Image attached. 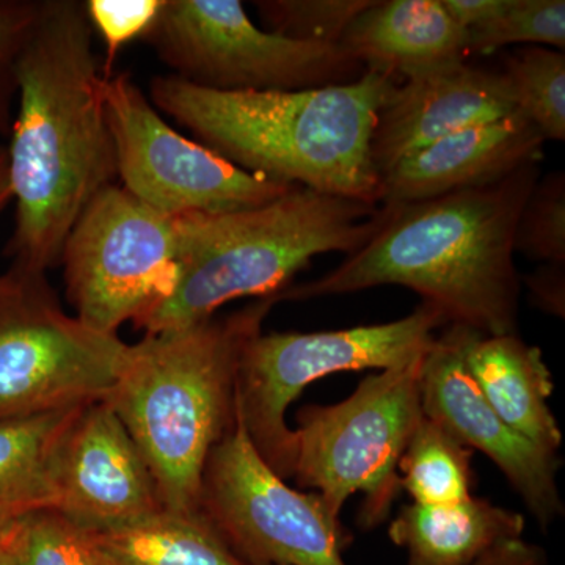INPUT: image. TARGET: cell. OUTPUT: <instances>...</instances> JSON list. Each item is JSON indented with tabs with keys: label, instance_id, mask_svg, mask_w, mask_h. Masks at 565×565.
I'll return each mask as SVG.
<instances>
[{
	"label": "cell",
	"instance_id": "1",
	"mask_svg": "<svg viewBox=\"0 0 565 565\" xmlns=\"http://www.w3.org/2000/svg\"><path fill=\"white\" fill-rule=\"evenodd\" d=\"M9 173L11 270L46 275L88 203L118 178L85 2L41 0L17 65Z\"/></svg>",
	"mask_w": 565,
	"mask_h": 565
},
{
	"label": "cell",
	"instance_id": "2",
	"mask_svg": "<svg viewBox=\"0 0 565 565\" xmlns=\"http://www.w3.org/2000/svg\"><path fill=\"white\" fill-rule=\"evenodd\" d=\"M539 174V163H531L487 188L384 204V225L370 243L318 280L282 289L281 300L404 286L440 308L449 323L515 334V230Z\"/></svg>",
	"mask_w": 565,
	"mask_h": 565
},
{
	"label": "cell",
	"instance_id": "3",
	"mask_svg": "<svg viewBox=\"0 0 565 565\" xmlns=\"http://www.w3.org/2000/svg\"><path fill=\"white\" fill-rule=\"evenodd\" d=\"M394 81L366 71L351 84L299 92H215L156 76L150 102L245 172L379 203L375 120Z\"/></svg>",
	"mask_w": 565,
	"mask_h": 565
},
{
	"label": "cell",
	"instance_id": "4",
	"mask_svg": "<svg viewBox=\"0 0 565 565\" xmlns=\"http://www.w3.org/2000/svg\"><path fill=\"white\" fill-rule=\"evenodd\" d=\"M278 302L280 292L185 329L145 334L129 345L103 401L136 441L167 511H202L207 457L236 418L244 349Z\"/></svg>",
	"mask_w": 565,
	"mask_h": 565
},
{
	"label": "cell",
	"instance_id": "5",
	"mask_svg": "<svg viewBox=\"0 0 565 565\" xmlns=\"http://www.w3.org/2000/svg\"><path fill=\"white\" fill-rule=\"evenodd\" d=\"M386 212L384 204L294 185L252 210L174 217L172 291L134 326L145 334L185 329L232 300L280 292L315 256L360 250Z\"/></svg>",
	"mask_w": 565,
	"mask_h": 565
},
{
	"label": "cell",
	"instance_id": "6",
	"mask_svg": "<svg viewBox=\"0 0 565 565\" xmlns=\"http://www.w3.org/2000/svg\"><path fill=\"white\" fill-rule=\"evenodd\" d=\"M423 359L367 375L348 399L297 415L292 476L334 519L356 492L364 494L360 526L373 530L388 519L401 493V457L424 416Z\"/></svg>",
	"mask_w": 565,
	"mask_h": 565
},
{
	"label": "cell",
	"instance_id": "7",
	"mask_svg": "<svg viewBox=\"0 0 565 565\" xmlns=\"http://www.w3.org/2000/svg\"><path fill=\"white\" fill-rule=\"evenodd\" d=\"M446 323L440 308L423 302L405 318L377 326L253 338L237 371L236 407L264 462L282 479L292 478L296 434L286 412L308 385L330 374L403 366L426 355Z\"/></svg>",
	"mask_w": 565,
	"mask_h": 565
},
{
	"label": "cell",
	"instance_id": "8",
	"mask_svg": "<svg viewBox=\"0 0 565 565\" xmlns=\"http://www.w3.org/2000/svg\"><path fill=\"white\" fill-rule=\"evenodd\" d=\"M143 40L172 76L206 90H313L366 73L340 44L256 28L239 0H166Z\"/></svg>",
	"mask_w": 565,
	"mask_h": 565
},
{
	"label": "cell",
	"instance_id": "9",
	"mask_svg": "<svg viewBox=\"0 0 565 565\" xmlns=\"http://www.w3.org/2000/svg\"><path fill=\"white\" fill-rule=\"evenodd\" d=\"M0 291V422L103 401L129 344L63 311L46 275L9 270Z\"/></svg>",
	"mask_w": 565,
	"mask_h": 565
},
{
	"label": "cell",
	"instance_id": "10",
	"mask_svg": "<svg viewBox=\"0 0 565 565\" xmlns=\"http://www.w3.org/2000/svg\"><path fill=\"white\" fill-rule=\"evenodd\" d=\"M68 299L96 332L118 334L172 291L174 218L110 184L88 203L63 245Z\"/></svg>",
	"mask_w": 565,
	"mask_h": 565
},
{
	"label": "cell",
	"instance_id": "11",
	"mask_svg": "<svg viewBox=\"0 0 565 565\" xmlns=\"http://www.w3.org/2000/svg\"><path fill=\"white\" fill-rule=\"evenodd\" d=\"M104 106L122 188L161 214L174 218L252 210L294 188L245 172L174 131L131 73L104 77Z\"/></svg>",
	"mask_w": 565,
	"mask_h": 565
},
{
	"label": "cell",
	"instance_id": "12",
	"mask_svg": "<svg viewBox=\"0 0 565 565\" xmlns=\"http://www.w3.org/2000/svg\"><path fill=\"white\" fill-rule=\"evenodd\" d=\"M202 511L247 565H348V535L321 498L286 484L256 451L236 407L207 457Z\"/></svg>",
	"mask_w": 565,
	"mask_h": 565
},
{
	"label": "cell",
	"instance_id": "13",
	"mask_svg": "<svg viewBox=\"0 0 565 565\" xmlns=\"http://www.w3.org/2000/svg\"><path fill=\"white\" fill-rule=\"evenodd\" d=\"M423 414L460 444L484 452L546 531L564 515L557 486L559 459L527 440L487 403L463 362L459 323L435 338L419 375Z\"/></svg>",
	"mask_w": 565,
	"mask_h": 565
},
{
	"label": "cell",
	"instance_id": "14",
	"mask_svg": "<svg viewBox=\"0 0 565 565\" xmlns=\"http://www.w3.org/2000/svg\"><path fill=\"white\" fill-rule=\"evenodd\" d=\"M57 511L92 533L131 525L162 511L140 449L106 401L84 405L55 456Z\"/></svg>",
	"mask_w": 565,
	"mask_h": 565
},
{
	"label": "cell",
	"instance_id": "15",
	"mask_svg": "<svg viewBox=\"0 0 565 565\" xmlns=\"http://www.w3.org/2000/svg\"><path fill=\"white\" fill-rule=\"evenodd\" d=\"M514 93L503 71L449 66L394 85L375 120L371 156L379 177L449 134L511 117Z\"/></svg>",
	"mask_w": 565,
	"mask_h": 565
},
{
	"label": "cell",
	"instance_id": "16",
	"mask_svg": "<svg viewBox=\"0 0 565 565\" xmlns=\"http://www.w3.org/2000/svg\"><path fill=\"white\" fill-rule=\"evenodd\" d=\"M544 136L515 114L449 134L403 159L381 178V204H404L487 188L539 163Z\"/></svg>",
	"mask_w": 565,
	"mask_h": 565
},
{
	"label": "cell",
	"instance_id": "17",
	"mask_svg": "<svg viewBox=\"0 0 565 565\" xmlns=\"http://www.w3.org/2000/svg\"><path fill=\"white\" fill-rule=\"evenodd\" d=\"M340 46L364 70L397 82L462 65L470 57L468 32L441 0H373L351 22Z\"/></svg>",
	"mask_w": 565,
	"mask_h": 565
},
{
	"label": "cell",
	"instance_id": "18",
	"mask_svg": "<svg viewBox=\"0 0 565 565\" xmlns=\"http://www.w3.org/2000/svg\"><path fill=\"white\" fill-rule=\"evenodd\" d=\"M463 362L487 403L509 427L557 455L563 430L552 408L555 384L537 345L519 334H484L460 326Z\"/></svg>",
	"mask_w": 565,
	"mask_h": 565
},
{
	"label": "cell",
	"instance_id": "19",
	"mask_svg": "<svg viewBox=\"0 0 565 565\" xmlns=\"http://www.w3.org/2000/svg\"><path fill=\"white\" fill-rule=\"evenodd\" d=\"M525 516L470 497L455 505L408 504L388 527L407 565H471L493 546L523 537Z\"/></svg>",
	"mask_w": 565,
	"mask_h": 565
},
{
	"label": "cell",
	"instance_id": "20",
	"mask_svg": "<svg viewBox=\"0 0 565 565\" xmlns=\"http://www.w3.org/2000/svg\"><path fill=\"white\" fill-rule=\"evenodd\" d=\"M82 407L0 422V537L29 515L57 508L55 456Z\"/></svg>",
	"mask_w": 565,
	"mask_h": 565
},
{
	"label": "cell",
	"instance_id": "21",
	"mask_svg": "<svg viewBox=\"0 0 565 565\" xmlns=\"http://www.w3.org/2000/svg\"><path fill=\"white\" fill-rule=\"evenodd\" d=\"M115 565H247L203 511L162 509L131 525L93 533Z\"/></svg>",
	"mask_w": 565,
	"mask_h": 565
},
{
	"label": "cell",
	"instance_id": "22",
	"mask_svg": "<svg viewBox=\"0 0 565 565\" xmlns=\"http://www.w3.org/2000/svg\"><path fill=\"white\" fill-rule=\"evenodd\" d=\"M473 449L423 416L399 460L401 490L415 504L455 505L471 494Z\"/></svg>",
	"mask_w": 565,
	"mask_h": 565
},
{
	"label": "cell",
	"instance_id": "23",
	"mask_svg": "<svg viewBox=\"0 0 565 565\" xmlns=\"http://www.w3.org/2000/svg\"><path fill=\"white\" fill-rule=\"evenodd\" d=\"M503 74L514 93L516 114L545 140L565 139V55L546 46H522L505 55Z\"/></svg>",
	"mask_w": 565,
	"mask_h": 565
},
{
	"label": "cell",
	"instance_id": "24",
	"mask_svg": "<svg viewBox=\"0 0 565 565\" xmlns=\"http://www.w3.org/2000/svg\"><path fill=\"white\" fill-rule=\"evenodd\" d=\"M10 541L17 565H115L92 531L57 509H43L22 520Z\"/></svg>",
	"mask_w": 565,
	"mask_h": 565
},
{
	"label": "cell",
	"instance_id": "25",
	"mask_svg": "<svg viewBox=\"0 0 565 565\" xmlns=\"http://www.w3.org/2000/svg\"><path fill=\"white\" fill-rule=\"evenodd\" d=\"M468 51L490 54L511 46H553L564 52V0H509L508 7L493 20L468 29Z\"/></svg>",
	"mask_w": 565,
	"mask_h": 565
},
{
	"label": "cell",
	"instance_id": "26",
	"mask_svg": "<svg viewBox=\"0 0 565 565\" xmlns=\"http://www.w3.org/2000/svg\"><path fill=\"white\" fill-rule=\"evenodd\" d=\"M373 0H262L256 9L270 31L308 43L340 44L351 22Z\"/></svg>",
	"mask_w": 565,
	"mask_h": 565
},
{
	"label": "cell",
	"instance_id": "27",
	"mask_svg": "<svg viewBox=\"0 0 565 565\" xmlns=\"http://www.w3.org/2000/svg\"><path fill=\"white\" fill-rule=\"evenodd\" d=\"M514 250L542 264H565V174L552 172L527 196L516 223Z\"/></svg>",
	"mask_w": 565,
	"mask_h": 565
},
{
	"label": "cell",
	"instance_id": "28",
	"mask_svg": "<svg viewBox=\"0 0 565 565\" xmlns=\"http://www.w3.org/2000/svg\"><path fill=\"white\" fill-rule=\"evenodd\" d=\"M166 0H88L85 2L93 31H98L106 44L103 76L114 74L115 61L129 41L143 36L158 17Z\"/></svg>",
	"mask_w": 565,
	"mask_h": 565
},
{
	"label": "cell",
	"instance_id": "29",
	"mask_svg": "<svg viewBox=\"0 0 565 565\" xmlns=\"http://www.w3.org/2000/svg\"><path fill=\"white\" fill-rule=\"evenodd\" d=\"M41 0H0V134H11L17 65L39 18Z\"/></svg>",
	"mask_w": 565,
	"mask_h": 565
},
{
	"label": "cell",
	"instance_id": "30",
	"mask_svg": "<svg viewBox=\"0 0 565 565\" xmlns=\"http://www.w3.org/2000/svg\"><path fill=\"white\" fill-rule=\"evenodd\" d=\"M531 299L545 313L564 318L565 267L561 264H542L537 270L525 275Z\"/></svg>",
	"mask_w": 565,
	"mask_h": 565
},
{
	"label": "cell",
	"instance_id": "31",
	"mask_svg": "<svg viewBox=\"0 0 565 565\" xmlns=\"http://www.w3.org/2000/svg\"><path fill=\"white\" fill-rule=\"evenodd\" d=\"M471 565H546V553L542 546L520 537L493 546Z\"/></svg>",
	"mask_w": 565,
	"mask_h": 565
},
{
	"label": "cell",
	"instance_id": "32",
	"mask_svg": "<svg viewBox=\"0 0 565 565\" xmlns=\"http://www.w3.org/2000/svg\"><path fill=\"white\" fill-rule=\"evenodd\" d=\"M449 17L465 31L493 20L508 7L509 0H441Z\"/></svg>",
	"mask_w": 565,
	"mask_h": 565
},
{
	"label": "cell",
	"instance_id": "33",
	"mask_svg": "<svg viewBox=\"0 0 565 565\" xmlns=\"http://www.w3.org/2000/svg\"><path fill=\"white\" fill-rule=\"evenodd\" d=\"M11 200L13 196H11L9 152L7 148L0 147V212L9 206Z\"/></svg>",
	"mask_w": 565,
	"mask_h": 565
},
{
	"label": "cell",
	"instance_id": "34",
	"mask_svg": "<svg viewBox=\"0 0 565 565\" xmlns=\"http://www.w3.org/2000/svg\"><path fill=\"white\" fill-rule=\"evenodd\" d=\"M11 531L9 534L2 535V537H0V565H17L13 548H11Z\"/></svg>",
	"mask_w": 565,
	"mask_h": 565
},
{
	"label": "cell",
	"instance_id": "35",
	"mask_svg": "<svg viewBox=\"0 0 565 565\" xmlns=\"http://www.w3.org/2000/svg\"><path fill=\"white\" fill-rule=\"evenodd\" d=\"M7 277L6 275H0V291H2L3 286H6Z\"/></svg>",
	"mask_w": 565,
	"mask_h": 565
}]
</instances>
